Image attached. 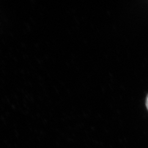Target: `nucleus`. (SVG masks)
<instances>
[{"instance_id": "obj_1", "label": "nucleus", "mask_w": 148, "mask_h": 148, "mask_svg": "<svg viewBox=\"0 0 148 148\" xmlns=\"http://www.w3.org/2000/svg\"><path fill=\"white\" fill-rule=\"evenodd\" d=\"M146 106H147L148 110V95H147V99H146Z\"/></svg>"}]
</instances>
